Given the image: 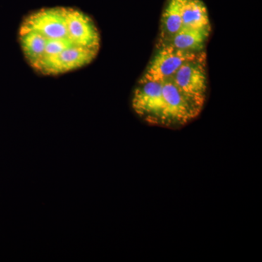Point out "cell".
Returning a JSON list of instances; mask_svg holds the SVG:
<instances>
[{
    "instance_id": "obj_1",
    "label": "cell",
    "mask_w": 262,
    "mask_h": 262,
    "mask_svg": "<svg viewBox=\"0 0 262 262\" xmlns=\"http://www.w3.org/2000/svg\"><path fill=\"white\" fill-rule=\"evenodd\" d=\"M19 44L26 61L40 75L56 76L90 64L101 37L94 20L70 8H44L20 24Z\"/></svg>"
},
{
    "instance_id": "obj_2",
    "label": "cell",
    "mask_w": 262,
    "mask_h": 262,
    "mask_svg": "<svg viewBox=\"0 0 262 262\" xmlns=\"http://www.w3.org/2000/svg\"><path fill=\"white\" fill-rule=\"evenodd\" d=\"M170 78L186 96L203 107L208 85L206 52H199L195 57L183 63Z\"/></svg>"
},
{
    "instance_id": "obj_3",
    "label": "cell",
    "mask_w": 262,
    "mask_h": 262,
    "mask_svg": "<svg viewBox=\"0 0 262 262\" xmlns=\"http://www.w3.org/2000/svg\"><path fill=\"white\" fill-rule=\"evenodd\" d=\"M198 53L183 51L168 44L158 46L139 82H162L170 78L183 63L195 57Z\"/></svg>"
},
{
    "instance_id": "obj_4",
    "label": "cell",
    "mask_w": 262,
    "mask_h": 262,
    "mask_svg": "<svg viewBox=\"0 0 262 262\" xmlns=\"http://www.w3.org/2000/svg\"><path fill=\"white\" fill-rule=\"evenodd\" d=\"M163 94V83L158 81L139 82L133 94L132 108L141 120L158 126Z\"/></svg>"
},
{
    "instance_id": "obj_5",
    "label": "cell",
    "mask_w": 262,
    "mask_h": 262,
    "mask_svg": "<svg viewBox=\"0 0 262 262\" xmlns=\"http://www.w3.org/2000/svg\"><path fill=\"white\" fill-rule=\"evenodd\" d=\"M187 0H168L163 12L158 46H163L182 28V13Z\"/></svg>"
},
{
    "instance_id": "obj_6",
    "label": "cell",
    "mask_w": 262,
    "mask_h": 262,
    "mask_svg": "<svg viewBox=\"0 0 262 262\" xmlns=\"http://www.w3.org/2000/svg\"><path fill=\"white\" fill-rule=\"evenodd\" d=\"M211 32V29H198L182 27L164 45L168 44L183 51L198 53L204 51Z\"/></svg>"
},
{
    "instance_id": "obj_7",
    "label": "cell",
    "mask_w": 262,
    "mask_h": 262,
    "mask_svg": "<svg viewBox=\"0 0 262 262\" xmlns=\"http://www.w3.org/2000/svg\"><path fill=\"white\" fill-rule=\"evenodd\" d=\"M182 27L211 29L206 6L201 0H187L182 13Z\"/></svg>"
}]
</instances>
